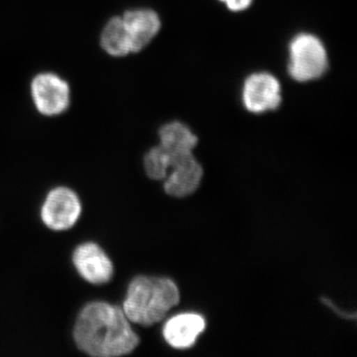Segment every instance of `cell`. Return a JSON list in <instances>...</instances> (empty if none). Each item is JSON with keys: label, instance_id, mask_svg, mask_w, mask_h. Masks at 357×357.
Instances as JSON below:
<instances>
[{"label": "cell", "instance_id": "7a4b0ae2", "mask_svg": "<svg viewBox=\"0 0 357 357\" xmlns=\"http://www.w3.org/2000/svg\"><path fill=\"white\" fill-rule=\"evenodd\" d=\"M144 168L152 180H164L169 196L184 198L198 190L203 178V168L191 150L166 148L158 145L144 157Z\"/></svg>", "mask_w": 357, "mask_h": 357}, {"label": "cell", "instance_id": "6da1fadb", "mask_svg": "<svg viewBox=\"0 0 357 357\" xmlns=\"http://www.w3.org/2000/svg\"><path fill=\"white\" fill-rule=\"evenodd\" d=\"M77 349L88 356H128L139 344L122 307L96 301L81 310L73 331Z\"/></svg>", "mask_w": 357, "mask_h": 357}, {"label": "cell", "instance_id": "8fae6325", "mask_svg": "<svg viewBox=\"0 0 357 357\" xmlns=\"http://www.w3.org/2000/svg\"><path fill=\"white\" fill-rule=\"evenodd\" d=\"M100 43L103 50L114 57H124L132 53L128 30L121 16H115L105 26Z\"/></svg>", "mask_w": 357, "mask_h": 357}, {"label": "cell", "instance_id": "52a82bcc", "mask_svg": "<svg viewBox=\"0 0 357 357\" xmlns=\"http://www.w3.org/2000/svg\"><path fill=\"white\" fill-rule=\"evenodd\" d=\"M72 259L79 276L93 285L109 283L114 276L112 259L98 244H79L73 252Z\"/></svg>", "mask_w": 357, "mask_h": 357}, {"label": "cell", "instance_id": "277c9868", "mask_svg": "<svg viewBox=\"0 0 357 357\" xmlns=\"http://www.w3.org/2000/svg\"><path fill=\"white\" fill-rule=\"evenodd\" d=\"M289 74L301 83L319 79L328 68L325 46L314 35H297L289 47Z\"/></svg>", "mask_w": 357, "mask_h": 357}, {"label": "cell", "instance_id": "ba28073f", "mask_svg": "<svg viewBox=\"0 0 357 357\" xmlns=\"http://www.w3.org/2000/svg\"><path fill=\"white\" fill-rule=\"evenodd\" d=\"M244 107L253 114L276 109L281 103V86L269 73H256L246 79L243 91Z\"/></svg>", "mask_w": 357, "mask_h": 357}, {"label": "cell", "instance_id": "5bb4252c", "mask_svg": "<svg viewBox=\"0 0 357 357\" xmlns=\"http://www.w3.org/2000/svg\"><path fill=\"white\" fill-rule=\"evenodd\" d=\"M324 304H326V306H328L331 307V309L333 310V311H335L337 312L338 316L342 317V318L345 319H356V314H349V312H345L340 311V309H338L337 306H335V304L332 302V301H330L328 299H323Z\"/></svg>", "mask_w": 357, "mask_h": 357}, {"label": "cell", "instance_id": "30bf717a", "mask_svg": "<svg viewBox=\"0 0 357 357\" xmlns=\"http://www.w3.org/2000/svg\"><path fill=\"white\" fill-rule=\"evenodd\" d=\"M206 328V321L198 314H181L169 319L164 326L167 344L174 349H190Z\"/></svg>", "mask_w": 357, "mask_h": 357}, {"label": "cell", "instance_id": "5b68a950", "mask_svg": "<svg viewBox=\"0 0 357 357\" xmlns=\"http://www.w3.org/2000/svg\"><path fill=\"white\" fill-rule=\"evenodd\" d=\"M81 213V199L76 192L67 187H57L47 195L40 215L48 229L64 231L76 225Z\"/></svg>", "mask_w": 357, "mask_h": 357}, {"label": "cell", "instance_id": "4fadbf2b", "mask_svg": "<svg viewBox=\"0 0 357 357\" xmlns=\"http://www.w3.org/2000/svg\"><path fill=\"white\" fill-rule=\"evenodd\" d=\"M220 1L225 3L227 8L231 11H243L248 9L252 3L253 0H220Z\"/></svg>", "mask_w": 357, "mask_h": 357}, {"label": "cell", "instance_id": "3957f363", "mask_svg": "<svg viewBox=\"0 0 357 357\" xmlns=\"http://www.w3.org/2000/svg\"><path fill=\"white\" fill-rule=\"evenodd\" d=\"M180 292L171 279L137 276L129 284L122 310L130 323L151 326L177 306Z\"/></svg>", "mask_w": 357, "mask_h": 357}, {"label": "cell", "instance_id": "7c38bea8", "mask_svg": "<svg viewBox=\"0 0 357 357\" xmlns=\"http://www.w3.org/2000/svg\"><path fill=\"white\" fill-rule=\"evenodd\" d=\"M160 145L176 149L194 150L198 144V137L182 122H169L159 130Z\"/></svg>", "mask_w": 357, "mask_h": 357}, {"label": "cell", "instance_id": "9c48e42d", "mask_svg": "<svg viewBox=\"0 0 357 357\" xmlns=\"http://www.w3.org/2000/svg\"><path fill=\"white\" fill-rule=\"evenodd\" d=\"M121 17L128 30L132 53L143 50L156 37L161 28L158 14L151 9L126 11Z\"/></svg>", "mask_w": 357, "mask_h": 357}, {"label": "cell", "instance_id": "8992f818", "mask_svg": "<svg viewBox=\"0 0 357 357\" xmlns=\"http://www.w3.org/2000/svg\"><path fill=\"white\" fill-rule=\"evenodd\" d=\"M33 100L40 114L54 116L63 114L70 105L69 84L57 75L43 73L31 84Z\"/></svg>", "mask_w": 357, "mask_h": 357}]
</instances>
